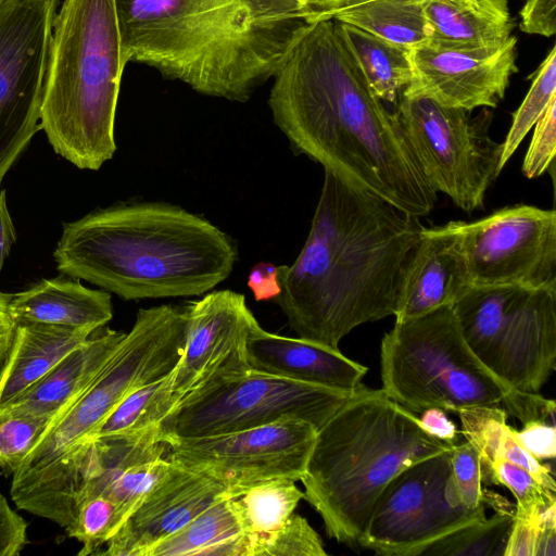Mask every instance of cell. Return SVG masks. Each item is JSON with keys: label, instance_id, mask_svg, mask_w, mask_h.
I'll return each mask as SVG.
<instances>
[{"label": "cell", "instance_id": "1", "mask_svg": "<svg viewBox=\"0 0 556 556\" xmlns=\"http://www.w3.org/2000/svg\"><path fill=\"white\" fill-rule=\"evenodd\" d=\"M274 78L268 106L294 153L412 216L433 210L437 192L370 90L340 22L314 21Z\"/></svg>", "mask_w": 556, "mask_h": 556}, {"label": "cell", "instance_id": "2", "mask_svg": "<svg viewBox=\"0 0 556 556\" xmlns=\"http://www.w3.org/2000/svg\"><path fill=\"white\" fill-rule=\"evenodd\" d=\"M422 226L382 198L325 170L306 241L278 266L273 300L298 338L339 350L355 327L394 315Z\"/></svg>", "mask_w": 556, "mask_h": 556}, {"label": "cell", "instance_id": "3", "mask_svg": "<svg viewBox=\"0 0 556 556\" xmlns=\"http://www.w3.org/2000/svg\"><path fill=\"white\" fill-rule=\"evenodd\" d=\"M125 59L247 102L321 13L303 0H115Z\"/></svg>", "mask_w": 556, "mask_h": 556}, {"label": "cell", "instance_id": "4", "mask_svg": "<svg viewBox=\"0 0 556 556\" xmlns=\"http://www.w3.org/2000/svg\"><path fill=\"white\" fill-rule=\"evenodd\" d=\"M53 258L60 273L132 301L207 293L230 276L238 252L198 214L127 202L64 223Z\"/></svg>", "mask_w": 556, "mask_h": 556}, {"label": "cell", "instance_id": "5", "mask_svg": "<svg viewBox=\"0 0 556 556\" xmlns=\"http://www.w3.org/2000/svg\"><path fill=\"white\" fill-rule=\"evenodd\" d=\"M451 447L382 389L363 386L317 430L300 480L304 498L330 538L359 546L389 482L409 465Z\"/></svg>", "mask_w": 556, "mask_h": 556}, {"label": "cell", "instance_id": "6", "mask_svg": "<svg viewBox=\"0 0 556 556\" xmlns=\"http://www.w3.org/2000/svg\"><path fill=\"white\" fill-rule=\"evenodd\" d=\"M125 59L115 0H63L53 23L40 126L54 152L98 170L115 151Z\"/></svg>", "mask_w": 556, "mask_h": 556}, {"label": "cell", "instance_id": "7", "mask_svg": "<svg viewBox=\"0 0 556 556\" xmlns=\"http://www.w3.org/2000/svg\"><path fill=\"white\" fill-rule=\"evenodd\" d=\"M380 365L381 389L413 413L503 403L526 424L540 419L546 407L541 394L511 389L479 361L462 334L453 305L395 321L382 338Z\"/></svg>", "mask_w": 556, "mask_h": 556}, {"label": "cell", "instance_id": "8", "mask_svg": "<svg viewBox=\"0 0 556 556\" xmlns=\"http://www.w3.org/2000/svg\"><path fill=\"white\" fill-rule=\"evenodd\" d=\"M479 361L514 390L539 393L556 361V286H471L454 304Z\"/></svg>", "mask_w": 556, "mask_h": 556}, {"label": "cell", "instance_id": "9", "mask_svg": "<svg viewBox=\"0 0 556 556\" xmlns=\"http://www.w3.org/2000/svg\"><path fill=\"white\" fill-rule=\"evenodd\" d=\"M185 307L162 304L140 308L113 355L81 395L50 422L13 475L35 470L88 438L136 389L169 374L185 345Z\"/></svg>", "mask_w": 556, "mask_h": 556}, {"label": "cell", "instance_id": "10", "mask_svg": "<svg viewBox=\"0 0 556 556\" xmlns=\"http://www.w3.org/2000/svg\"><path fill=\"white\" fill-rule=\"evenodd\" d=\"M361 388L332 389L250 368L176 406L161 420L159 440L215 435L289 418L318 430Z\"/></svg>", "mask_w": 556, "mask_h": 556}, {"label": "cell", "instance_id": "11", "mask_svg": "<svg viewBox=\"0 0 556 556\" xmlns=\"http://www.w3.org/2000/svg\"><path fill=\"white\" fill-rule=\"evenodd\" d=\"M469 113L404 93L393 112L427 181L467 213L483 206L486 190L502 170L503 149L489 135L491 114L471 118Z\"/></svg>", "mask_w": 556, "mask_h": 556}, {"label": "cell", "instance_id": "12", "mask_svg": "<svg viewBox=\"0 0 556 556\" xmlns=\"http://www.w3.org/2000/svg\"><path fill=\"white\" fill-rule=\"evenodd\" d=\"M485 518L484 505L470 509L463 504L447 450L409 465L389 482L359 546L377 555L418 556L435 541Z\"/></svg>", "mask_w": 556, "mask_h": 556}, {"label": "cell", "instance_id": "13", "mask_svg": "<svg viewBox=\"0 0 556 556\" xmlns=\"http://www.w3.org/2000/svg\"><path fill=\"white\" fill-rule=\"evenodd\" d=\"M59 0H0V186L41 130L40 112Z\"/></svg>", "mask_w": 556, "mask_h": 556}, {"label": "cell", "instance_id": "14", "mask_svg": "<svg viewBox=\"0 0 556 556\" xmlns=\"http://www.w3.org/2000/svg\"><path fill=\"white\" fill-rule=\"evenodd\" d=\"M316 434L312 424L289 418L233 432L174 439L166 442L167 457L239 496L267 480H301Z\"/></svg>", "mask_w": 556, "mask_h": 556}, {"label": "cell", "instance_id": "15", "mask_svg": "<svg viewBox=\"0 0 556 556\" xmlns=\"http://www.w3.org/2000/svg\"><path fill=\"white\" fill-rule=\"evenodd\" d=\"M473 286H556V212L518 204L457 220Z\"/></svg>", "mask_w": 556, "mask_h": 556}, {"label": "cell", "instance_id": "16", "mask_svg": "<svg viewBox=\"0 0 556 556\" xmlns=\"http://www.w3.org/2000/svg\"><path fill=\"white\" fill-rule=\"evenodd\" d=\"M184 307L186 339L170 371L168 413L219 381L250 369L247 343L257 321L245 296L227 289L207 292Z\"/></svg>", "mask_w": 556, "mask_h": 556}, {"label": "cell", "instance_id": "17", "mask_svg": "<svg viewBox=\"0 0 556 556\" xmlns=\"http://www.w3.org/2000/svg\"><path fill=\"white\" fill-rule=\"evenodd\" d=\"M517 38L498 48L462 49L428 42L410 50L413 77L404 94L425 96L471 112L496 108L517 73Z\"/></svg>", "mask_w": 556, "mask_h": 556}, {"label": "cell", "instance_id": "18", "mask_svg": "<svg viewBox=\"0 0 556 556\" xmlns=\"http://www.w3.org/2000/svg\"><path fill=\"white\" fill-rule=\"evenodd\" d=\"M228 496L235 495L223 483L173 463L98 555L147 556L156 543Z\"/></svg>", "mask_w": 556, "mask_h": 556}, {"label": "cell", "instance_id": "19", "mask_svg": "<svg viewBox=\"0 0 556 556\" xmlns=\"http://www.w3.org/2000/svg\"><path fill=\"white\" fill-rule=\"evenodd\" d=\"M471 286L457 222L422 227L403 274L395 321L453 305Z\"/></svg>", "mask_w": 556, "mask_h": 556}, {"label": "cell", "instance_id": "20", "mask_svg": "<svg viewBox=\"0 0 556 556\" xmlns=\"http://www.w3.org/2000/svg\"><path fill=\"white\" fill-rule=\"evenodd\" d=\"M247 361L253 370L346 391L361 388L368 370L344 356L340 350L271 333L263 329L258 321L250 331Z\"/></svg>", "mask_w": 556, "mask_h": 556}, {"label": "cell", "instance_id": "21", "mask_svg": "<svg viewBox=\"0 0 556 556\" xmlns=\"http://www.w3.org/2000/svg\"><path fill=\"white\" fill-rule=\"evenodd\" d=\"M97 331L1 412L50 421L59 417L88 388L125 336V332L112 329Z\"/></svg>", "mask_w": 556, "mask_h": 556}, {"label": "cell", "instance_id": "22", "mask_svg": "<svg viewBox=\"0 0 556 556\" xmlns=\"http://www.w3.org/2000/svg\"><path fill=\"white\" fill-rule=\"evenodd\" d=\"M8 309L15 326L42 324L97 331L113 317L110 292L61 277L12 293Z\"/></svg>", "mask_w": 556, "mask_h": 556}, {"label": "cell", "instance_id": "23", "mask_svg": "<svg viewBox=\"0 0 556 556\" xmlns=\"http://www.w3.org/2000/svg\"><path fill=\"white\" fill-rule=\"evenodd\" d=\"M93 332L42 324L15 326L10 349L0 366V412Z\"/></svg>", "mask_w": 556, "mask_h": 556}, {"label": "cell", "instance_id": "24", "mask_svg": "<svg viewBox=\"0 0 556 556\" xmlns=\"http://www.w3.org/2000/svg\"><path fill=\"white\" fill-rule=\"evenodd\" d=\"M430 43L462 49L498 48L516 21L507 0H422Z\"/></svg>", "mask_w": 556, "mask_h": 556}, {"label": "cell", "instance_id": "25", "mask_svg": "<svg viewBox=\"0 0 556 556\" xmlns=\"http://www.w3.org/2000/svg\"><path fill=\"white\" fill-rule=\"evenodd\" d=\"M232 497L210 505L151 547L147 556H248V539Z\"/></svg>", "mask_w": 556, "mask_h": 556}, {"label": "cell", "instance_id": "26", "mask_svg": "<svg viewBox=\"0 0 556 556\" xmlns=\"http://www.w3.org/2000/svg\"><path fill=\"white\" fill-rule=\"evenodd\" d=\"M323 17L353 25L407 50L430 41L422 0H349Z\"/></svg>", "mask_w": 556, "mask_h": 556}, {"label": "cell", "instance_id": "27", "mask_svg": "<svg viewBox=\"0 0 556 556\" xmlns=\"http://www.w3.org/2000/svg\"><path fill=\"white\" fill-rule=\"evenodd\" d=\"M462 433L477 451L481 471L493 460L502 459L529 471L545 488L556 492V483L548 466L542 465L515 439L507 425V413L497 406H475L457 412Z\"/></svg>", "mask_w": 556, "mask_h": 556}, {"label": "cell", "instance_id": "28", "mask_svg": "<svg viewBox=\"0 0 556 556\" xmlns=\"http://www.w3.org/2000/svg\"><path fill=\"white\" fill-rule=\"evenodd\" d=\"M340 24L372 93L381 101L394 103L413 77L410 50L353 25Z\"/></svg>", "mask_w": 556, "mask_h": 556}, {"label": "cell", "instance_id": "29", "mask_svg": "<svg viewBox=\"0 0 556 556\" xmlns=\"http://www.w3.org/2000/svg\"><path fill=\"white\" fill-rule=\"evenodd\" d=\"M169 379L170 372L130 392L88 438H159L157 427L169 412Z\"/></svg>", "mask_w": 556, "mask_h": 556}, {"label": "cell", "instance_id": "30", "mask_svg": "<svg viewBox=\"0 0 556 556\" xmlns=\"http://www.w3.org/2000/svg\"><path fill=\"white\" fill-rule=\"evenodd\" d=\"M304 498L295 481L271 479L250 486L232 504L244 533L251 536L268 534L279 529Z\"/></svg>", "mask_w": 556, "mask_h": 556}, {"label": "cell", "instance_id": "31", "mask_svg": "<svg viewBox=\"0 0 556 556\" xmlns=\"http://www.w3.org/2000/svg\"><path fill=\"white\" fill-rule=\"evenodd\" d=\"M515 508L496 510L481 521L467 525L429 545L427 556H504Z\"/></svg>", "mask_w": 556, "mask_h": 556}, {"label": "cell", "instance_id": "32", "mask_svg": "<svg viewBox=\"0 0 556 556\" xmlns=\"http://www.w3.org/2000/svg\"><path fill=\"white\" fill-rule=\"evenodd\" d=\"M554 98H556L555 46L536 70L527 96L513 115L510 128L505 141L502 143L503 149L500 164L502 169Z\"/></svg>", "mask_w": 556, "mask_h": 556}, {"label": "cell", "instance_id": "33", "mask_svg": "<svg viewBox=\"0 0 556 556\" xmlns=\"http://www.w3.org/2000/svg\"><path fill=\"white\" fill-rule=\"evenodd\" d=\"M126 521L119 506L110 497L97 495L86 500L65 532L81 543L79 556L97 555Z\"/></svg>", "mask_w": 556, "mask_h": 556}, {"label": "cell", "instance_id": "34", "mask_svg": "<svg viewBox=\"0 0 556 556\" xmlns=\"http://www.w3.org/2000/svg\"><path fill=\"white\" fill-rule=\"evenodd\" d=\"M482 483L507 488L516 498L515 514L535 516L556 503L555 491L545 488L526 469L502 459L481 471Z\"/></svg>", "mask_w": 556, "mask_h": 556}, {"label": "cell", "instance_id": "35", "mask_svg": "<svg viewBox=\"0 0 556 556\" xmlns=\"http://www.w3.org/2000/svg\"><path fill=\"white\" fill-rule=\"evenodd\" d=\"M248 538L249 556L327 555L319 534L304 517L295 513L279 529L268 534Z\"/></svg>", "mask_w": 556, "mask_h": 556}, {"label": "cell", "instance_id": "36", "mask_svg": "<svg viewBox=\"0 0 556 556\" xmlns=\"http://www.w3.org/2000/svg\"><path fill=\"white\" fill-rule=\"evenodd\" d=\"M41 417L0 413V476H13L50 425Z\"/></svg>", "mask_w": 556, "mask_h": 556}, {"label": "cell", "instance_id": "37", "mask_svg": "<svg viewBox=\"0 0 556 556\" xmlns=\"http://www.w3.org/2000/svg\"><path fill=\"white\" fill-rule=\"evenodd\" d=\"M451 465L463 504L470 509L484 505L480 459L476 448L468 441L453 444Z\"/></svg>", "mask_w": 556, "mask_h": 556}, {"label": "cell", "instance_id": "38", "mask_svg": "<svg viewBox=\"0 0 556 556\" xmlns=\"http://www.w3.org/2000/svg\"><path fill=\"white\" fill-rule=\"evenodd\" d=\"M556 153V98L534 125L532 140L522 163L527 178H535L554 167Z\"/></svg>", "mask_w": 556, "mask_h": 556}, {"label": "cell", "instance_id": "39", "mask_svg": "<svg viewBox=\"0 0 556 556\" xmlns=\"http://www.w3.org/2000/svg\"><path fill=\"white\" fill-rule=\"evenodd\" d=\"M517 442L535 459H553L556 455L555 425L542 420L523 424L521 430L514 429Z\"/></svg>", "mask_w": 556, "mask_h": 556}, {"label": "cell", "instance_id": "40", "mask_svg": "<svg viewBox=\"0 0 556 556\" xmlns=\"http://www.w3.org/2000/svg\"><path fill=\"white\" fill-rule=\"evenodd\" d=\"M27 523L0 493V556H17L28 543Z\"/></svg>", "mask_w": 556, "mask_h": 556}, {"label": "cell", "instance_id": "41", "mask_svg": "<svg viewBox=\"0 0 556 556\" xmlns=\"http://www.w3.org/2000/svg\"><path fill=\"white\" fill-rule=\"evenodd\" d=\"M520 17L523 33L551 37L556 33V0H527Z\"/></svg>", "mask_w": 556, "mask_h": 556}, {"label": "cell", "instance_id": "42", "mask_svg": "<svg viewBox=\"0 0 556 556\" xmlns=\"http://www.w3.org/2000/svg\"><path fill=\"white\" fill-rule=\"evenodd\" d=\"M541 513L535 516H525L514 513V521L504 556H533L535 538L540 528Z\"/></svg>", "mask_w": 556, "mask_h": 556}, {"label": "cell", "instance_id": "43", "mask_svg": "<svg viewBox=\"0 0 556 556\" xmlns=\"http://www.w3.org/2000/svg\"><path fill=\"white\" fill-rule=\"evenodd\" d=\"M248 287L255 301L274 300L280 292L278 266L269 262L256 263L248 275Z\"/></svg>", "mask_w": 556, "mask_h": 556}, {"label": "cell", "instance_id": "44", "mask_svg": "<svg viewBox=\"0 0 556 556\" xmlns=\"http://www.w3.org/2000/svg\"><path fill=\"white\" fill-rule=\"evenodd\" d=\"M424 430L433 438L451 445L455 444L458 431L454 421L446 415L445 410L439 407L427 408L418 417Z\"/></svg>", "mask_w": 556, "mask_h": 556}, {"label": "cell", "instance_id": "45", "mask_svg": "<svg viewBox=\"0 0 556 556\" xmlns=\"http://www.w3.org/2000/svg\"><path fill=\"white\" fill-rule=\"evenodd\" d=\"M16 230L7 204V192L0 188V270L16 242Z\"/></svg>", "mask_w": 556, "mask_h": 556}, {"label": "cell", "instance_id": "46", "mask_svg": "<svg viewBox=\"0 0 556 556\" xmlns=\"http://www.w3.org/2000/svg\"><path fill=\"white\" fill-rule=\"evenodd\" d=\"M11 296L12 293L0 291V366L8 354L15 330V324L8 309Z\"/></svg>", "mask_w": 556, "mask_h": 556}, {"label": "cell", "instance_id": "47", "mask_svg": "<svg viewBox=\"0 0 556 556\" xmlns=\"http://www.w3.org/2000/svg\"><path fill=\"white\" fill-rule=\"evenodd\" d=\"M305 4L323 15L343 5L349 0H303Z\"/></svg>", "mask_w": 556, "mask_h": 556}]
</instances>
